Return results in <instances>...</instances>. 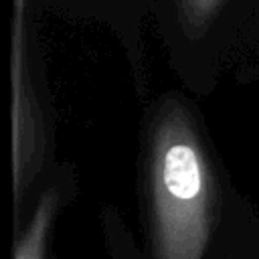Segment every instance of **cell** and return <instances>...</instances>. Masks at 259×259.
Masks as SVG:
<instances>
[{"instance_id":"1","label":"cell","mask_w":259,"mask_h":259,"mask_svg":"<svg viewBox=\"0 0 259 259\" xmlns=\"http://www.w3.org/2000/svg\"><path fill=\"white\" fill-rule=\"evenodd\" d=\"M140 192L152 259H204L239 200L198 105L178 89L144 109Z\"/></svg>"},{"instance_id":"2","label":"cell","mask_w":259,"mask_h":259,"mask_svg":"<svg viewBox=\"0 0 259 259\" xmlns=\"http://www.w3.org/2000/svg\"><path fill=\"white\" fill-rule=\"evenodd\" d=\"M168 65L194 97H210L227 71L243 75L259 53V0H148Z\"/></svg>"},{"instance_id":"3","label":"cell","mask_w":259,"mask_h":259,"mask_svg":"<svg viewBox=\"0 0 259 259\" xmlns=\"http://www.w3.org/2000/svg\"><path fill=\"white\" fill-rule=\"evenodd\" d=\"M32 10H51L63 18L87 20L105 26L123 51L138 97L148 93V61L144 20L150 16L148 0H30Z\"/></svg>"},{"instance_id":"4","label":"cell","mask_w":259,"mask_h":259,"mask_svg":"<svg viewBox=\"0 0 259 259\" xmlns=\"http://www.w3.org/2000/svg\"><path fill=\"white\" fill-rule=\"evenodd\" d=\"M77 192L75 168L67 162H57L40 192L36 194L24 223L14 233L12 259H49V245L55 221L61 208Z\"/></svg>"}]
</instances>
